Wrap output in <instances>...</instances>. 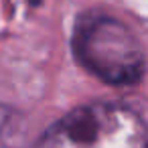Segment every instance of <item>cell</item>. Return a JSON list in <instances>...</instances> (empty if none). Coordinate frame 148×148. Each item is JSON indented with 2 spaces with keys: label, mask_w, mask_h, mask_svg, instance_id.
Here are the masks:
<instances>
[{
  "label": "cell",
  "mask_w": 148,
  "mask_h": 148,
  "mask_svg": "<svg viewBox=\"0 0 148 148\" xmlns=\"http://www.w3.org/2000/svg\"><path fill=\"white\" fill-rule=\"evenodd\" d=\"M37 148H146V124L132 106L85 103L49 126Z\"/></svg>",
  "instance_id": "6da1fadb"
},
{
  "label": "cell",
  "mask_w": 148,
  "mask_h": 148,
  "mask_svg": "<svg viewBox=\"0 0 148 148\" xmlns=\"http://www.w3.org/2000/svg\"><path fill=\"white\" fill-rule=\"evenodd\" d=\"M29 2H31V4H39V2H41V0H29Z\"/></svg>",
  "instance_id": "277c9868"
},
{
  "label": "cell",
  "mask_w": 148,
  "mask_h": 148,
  "mask_svg": "<svg viewBox=\"0 0 148 148\" xmlns=\"http://www.w3.org/2000/svg\"><path fill=\"white\" fill-rule=\"evenodd\" d=\"M27 146V120L16 110L0 103V148Z\"/></svg>",
  "instance_id": "3957f363"
},
{
  "label": "cell",
  "mask_w": 148,
  "mask_h": 148,
  "mask_svg": "<svg viewBox=\"0 0 148 148\" xmlns=\"http://www.w3.org/2000/svg\"><path fill=\"white\" fill-rule=\"evenodd\" d=\"M71 45L77 61L106 83L132 85L144 73V49L138 37L114 16H81Z\"/></svg>",
  "instance_id": "7a4b0ae2"
}]
</instances>
